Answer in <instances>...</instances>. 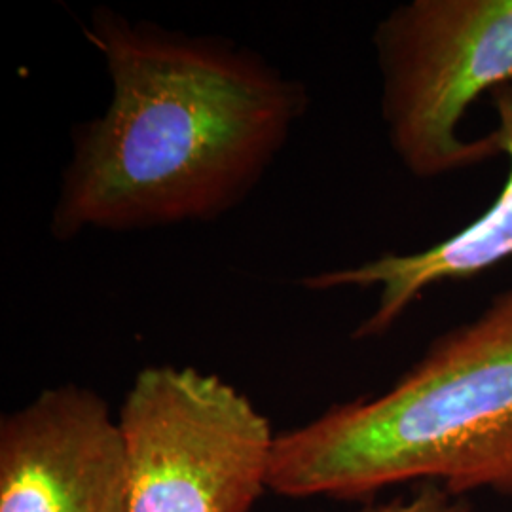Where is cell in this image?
<instances>
[{"label":"cell","mask_w":512,"mask_h":512,"mask_svg":"<svg viewBox=\"0 0 512 512\" xmlns=\"http://www.w3.org/2000/svg\"><path fill=\"white\" fill-rule=\"evenodd\" d=\"M359 512H473V503L469 497L454 495L437 482H420L410 497L370 503Z\"/></svg>","instance_id":"7"},{"label":"cell","mask_w":512,"mask_h":512,"mask_svg":"<svg viewBox=\"0 0 512 512\" xmlns=\"http://www.w3.org/2000/svg\"><path fill=\"white\" fill-rule=\"evenodd\" d=\"M495 112L488 133L499 156H507L509 173L495 202L471 224L439 243L416 253H384L359 266L338 268L302 277L308 291L380 289L378 306L353 330V340L380 338L393 329L412 304L435 285L467 281L512 258V80L488 95Z\"/></svg>","instance_id":"6"},{"label":"cell","mask_w":512,"mask_h":512,"mask_svg":"<svg viewBox=\"0 0 512 512\" xmlns=\"http://www.w3.org/2000/svg\"><path fill=\"white\" fill-rule=\"evenodd\" d=\"M389 147L421 181L499 158L488 135L461 122L480 97L512 80V0H410L374 31Z\"/></svg>","instance_id":"3"},{"label":"cell","mask_w":512,"mask_h":512,"mask_svg":"<svg viewBox=\"0 0 512 512\" xmlns=\"http://www.w3.org/2000/svg\"><path fill=\"white\" fill-rule=\"evenodd\" d=\"M0 512H129L124 435L103 397L59 385L2 418Z\"/></svg>","instance_id":"5"},{"label":"cell","mask_w":512,"mask_h":512,"mask_svg":"<svg viewBox=\"0 0 512 512\" xmlns=\"http://www.w3.org/2000/svg\"><path fill=\"white\" fill-rule=\"evenodd\" d=\"M84 35L110 99L71 131L50 236L220 219L245 202L310 107L304 82L234 40L99 6Z\"/></svg>","instance_id":"1"},{"label":"cell","mask_w":512,"mask_h":512,"mask_svg":"<svg viewBox=\"0 0 512 512\" xmlns=\"http://www.w3.org/2000/svg\"><path fill=\"white\" fill-rule=\"evenodd\" d=\"M404 482L512 497V287L384 393L277 435L268 490L357 501Z\"/></svg>","instance_id":"2"},{"label":"cell","mask_w":512,"mask_h":512,"mask_svg":"<svg viewBox=\"0 0 512 512\" xmlns=\"http://www.w3.org/2000/svg\"><path fill=\"white\" fill-rule=\"evenodd\" d=\"M118 423L129 512H249L268 488L277 435L238 387L194 366H147Z\"/></svg>","instance_id":"4"}]
</instances>
